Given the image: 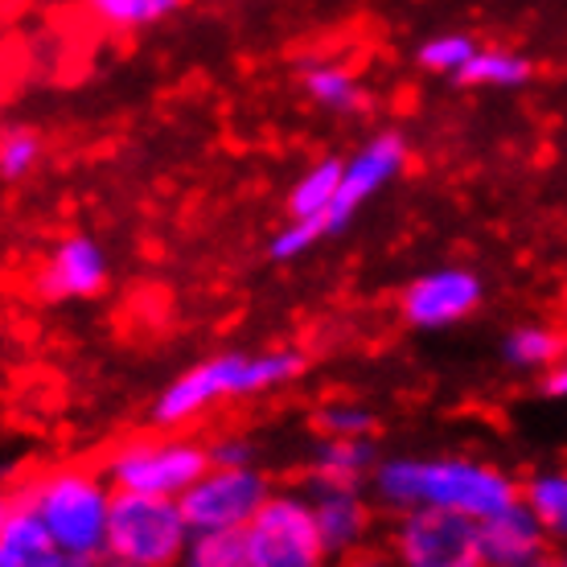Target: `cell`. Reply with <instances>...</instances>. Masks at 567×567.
I'll list each match as a JSON object with an SVG mask.
<instances>
[{"label": "cell", "instance_id": "25", "mask_svg": "<svg viewBox=\"0 0 567 567\" xmlns=\"http://www.w3.org/2000/svg\"><path fill=\"white\" fill-rule=\"evenodd\" d=\"M321 436H370L374 432V415L358 403H333L326 412H317Z\"/></svg>", "mask_w": 567, "mask_h": 567}, {"label": "cell", "instance_id": "16", "mask_svg": "<svg viewBox=\"0 0 567 567\" xmlns=\"http://www.w3.org/2000/svg\"><path fill=\"white\" fill-rule=\"evenodd\" d=\"M341 173H346V161H317V165L292 185V194H288L292 223H317L321 235H329L326 218H329V210H333V202H338Z\"/></svg>", "mask_w": 567, "mask_h": 567}, {"label": "cell", "instance_id": "19", "mask_svg": "<svg viewBox=\"0 0 567 567\" xmlns=\"http://www.w3.org/2000/svg\"><path fill=\"white\" fill-rule=\"evenodd\" d=\"M523 502L539 514L547 535L555 543H567V473H539L523 485Z\"/></svg>", "mask_w": 567, "mask_h": 567}, {"label": "cell", "instance_id": "9", "mask_svg": "<svg viewBox=\"0 0 567 567\" xmlns=\"http://www.w3.org/2000/svg\"><path fill=\"white\" fill-rule=\"evenodd\" d=\"M482 305V280L465 268H436L412 280L399 297L403 321L415 329H444Z\"/></svg>", "mask_w": 567, "mask_h": 567}, {"label": "cell", "instance_id": "17", "mask_svg": "<svg viewBox=\"0 0 567 567\" xmlns=\"http://www.w3.org/2000/svg\"><path fill=\"white\" fill-rule=\"evenodd\" d=\"M305 91H309V100H317L321 107L329 112H367V91L358 83L354 74L338 66V62H317L305 71Z\"/></svg>", "mask_w": 567, "mask_h": 567}, {"label": "cell", "instance_id": "24", "mask_svg": "<svg viewBox=\"0 0 567 567\" xmlns=\"http://www.w3.org/2000/svg\"><path fill=\"white\" fill-rule=\"evenodd\" d=\"M38 156H42V141H38V132H29V128L4 132V141H0V169H4L9 182L25 177V173L38 165Z\"/></svg>", "mask_w": 567, "mask_h": 567}, {"label": "cell", "instance_id": "20", "mask_svg": "<svg viewBox=\"0 0 567 567\" xmlns=\"http://www.w3.org/2000/svg\"><path fill=\"white\" fill-rule=\"evenodd\" d=\"M185 567H256L251 547H247V530H210V535H194L185 547Z\"/></svg>", "mask_w": 567, "mask_h": 567}, {"label": "cell", "instance_id": "3", "mask_svg": "<svg viewBox=\"0 0 567 567\" xmlns=\"http://www.w3.org/2000/svg\"><path fill=\"white\" fill-rule=\"evenodd\" d=\"M21 497L33 502V511L42 514L50 526L58 551L66 559L95 564L107 555V523H112V482H100L86 468H58L45 477L21 485Z\"/></svg>", "mask_w": 567, "mask_h": 567}, {"label": "cell", "instance_id": "28", "mask_svg": "<svg viewBox=\"0 0 567 567\" xmlns=\"http://www.w3.org/2000/svg\"><path fill=\"white\" fill-rule=\"evenodd\" d=\"M547 395L555 399H567V362H559V367H551V374H547Z\"/></svg>", "mask_w": 567, "mask_h": 567}, {"label": "cell", "instance_id": "21", "mask_svg": "<svg viewBox=\"0 0 567 567\" xmlns=\"http://www.w3.org/2000/svg\"><path fill=\"white\" fill-rule=\"evenodd\" d=\"M95 21L112 29H144L182 9V0H86Z\"/></svg>", "mask_w": 567, "mask_h": 567}, {"label": "cell", "instance_id": "12", "mask_svg": "<svg viewBox=\"0 0 567 567\" xmlns=\"http://www.w3.org/2000/svg\"><path fill=\"white\" fill-rule=\"evenodd\" d=\"M477 530H482L485 567H526L551 551V547H547V543H551L547 526L539 523V514L530 511L523 497H518L514 506H506V511L482 518Z\"/></svg>", "mask_w": 567, "mask_h": 567}, {"label": "cell", "instance_id": "31", "mask_svg": "<svg viewBox=\"0 0 567 567\" xmlns=\"http://www.w3.org/2000/svg\"><path fill=\"white\" fill-rule=\"evenodd\" d=\"M103 567H124V564H115V559H112V564H103Z\"/></svg>", "mask_w": 567, "mask_h": 567}, {"label": "cell", "instance_id": "29", "mask_svg": "<svg viewBox=\"0 0 567 567\" xmlns=\"http://www.w3.org/2000/svg\"><path fill=\"white\" fill-rule=\"evenodd\" d=\"M526 567H567V551H547L543 559H535V564Z\"/></svg>", "mask_w": 567, "mask_h": 567}, {"label": "cell", "instance_id": "15", "mask_svg": "<svg viewBox=\"0 0 567 567\" xmlns=\"http://www.w3.org/2000/svg\"><path fill=\"white\" fill-rule=\"evenodd\" d=\"M374 465L370 436H326L312 456V468L305 482L317 485H362L367 468Z\"/></svg>", "mask_w": 567, "mask_h": 567}, {"label": "cell", "instance_id": "7", "mask_svg": "<svg viewBox=\"0 0 567 567\" xmlns=\"http://www.w3.org/2000/svg\"><path fill=\"white\" fill-rule=\"evenodd\" d=\"M391 555L399 567H485L477 518L453 511H408L395 526Z\"/></svg>", "mask_w": 567, "mask_h": 567}, {"label": "cell", "instance_id": "6", "mask_svg": "<svg viewBox=\"0 0 567 567\" xmlns=\"http://www.w3.org/2000/svg\"><path fill=\"white\" fill-rule=\"evenodd\" d=\"M256 567H329L326 535L305 494H271L247 526Z\"/></svg>", "mask_w": 567, "mask_h": 567}, {"label": "cell", "instance_id": "13", "mask_svg": "<svg viewBox=\"0 0 567 567\" xmlns=\"http://www.w3.org/2000/svg\"><path fill=\"white\" fill-rule=\"evenodd\" d=\"M305 497L312 502V514H317V526L326 535V547L333 559H346V555L362 551V539L370 530V511L358 485H317L305 482Z\"/></svg>", "mask_w": 567, "mask_h": 567}, {"label": "cell", "instance_id": "27", "mask_svg": "<svg viewBox=\"0 0 567 567\" xmlns=\"http://www.w3.org/2000/svg\"><path fill=\"white\" fill-rule=\"evenodd\" d=\"M341 567H399V564H395V555L386 559V555H374V551H354L341 559Z\"/></svg>", "mask_w": 567, "mask_h": 567}, {"label": "cell", "instance_id": "22", "mask_svg": "<svg viewBox=\"0 0 567 567\" xmlns=\"http://www.w3.org/2000/svg\"><path fill=\"white\" fill-rule=\"evenodd\" d=\"M564 350H567L564 333H555V329H547V326H523L506 338V358H511L514 367L551 370L564 362Z\"/></svg>", "mask_w": 567, "mask_h": 567}, {"label": "cell", "instance_id": "18", "mask_svg": "<svg viewBox=\"0 0 567 567\" xmlns=\"http://www.w3.org/2000/svg\"><path fill=\"white\" fill-rule=\"evenodd\" d=\"M535 74V66L523 54L511 50H477L468 58V66L456 74L461 86H523Z\"/></svg>", "mask_w": 567, "mask_h": 567}, {"label": "cell", "instance_id": "4", "mask_svg": "<svg viewBox=\"0 0 567 567\" xmlns=\"http://www.w3.org/2000/svg\"><path fill=\"white\" fill-rule=\"evenodd\" d=\"M194 530L177 497L128 494L115 489L107 523V559L124 567H177Z\"/></svg>", "mask_w": 567, "mask_h": 567}, {"label": "cell", "instance_id": "8", "mask_svg": "<svg viewBox=\"0 0 567 567\" xmlns=\"http://www.w3.org/2000/svg\"><path fill=\"white\" fill-rule=\"evenodd\" d=\"M271 497V485L259 468H223L210 465V473L198 485H189L177 502L194 535H210V530H247L251 518L264 511Z\"/></svg>", "mask_w": 567, "mask_h": 567}, {"label": "cell", "instance_id": "10", "mask_svg": "<svg viewBox=\"0 0 567 567\" xmlns=\"http://www.w3.org/2000/svg\"><path fill=\"white\" fill-rule=\"evenodd\" d=\"M408 165V144L399 132H383V136H374V141L362 148V153L346 165L341 173V189H338V202H333V210L326 218V230H341L350 218H354L362 206H367L379 189H383L399 169Z\"/></svg>", "mask_w": 567, "mask_h": 567}, {"label": "cell", "instance_id": "1", "mask_svg": "<svg viewBox=\"0 0 567 567\" xmlns=\"http://www.w3.org/2000/svg\"><path fill=\"white\" fill-rule=\"evenodd\" d=\"M374 494L399 514L432 506V511H453L482 523L489 514L514 506L523 489L502 468L468 461V456H424V461L403 456L374 468Z\"/></svg>", "mask_w": 567, "mask_h": 567}, {"label": "cell", "instance_id": "2", "mask_svg": "<svg viewBox=\"0 0 567 567\" xmlns=\"http://www.w3.org/2000/svg\"><path fill=\"white\" fill-rule=\"evenodd\" d=\"M305 374V354L297 350H271V354H218L185 370L173 379L153 408V420L161 427H177L194 415L210 412L218 399L259 395L271 386H284Z\"/></svg>", "mask_w": 567, "mask_h": 567}, {"label": "cell", "instance_id": "14", "mask_svg": "<svg viewBox=\"0 0 567 567\" xmlns=\"http://www.w3.org/2000/svg\"><path fill=\"white\" fill-rule=\"evenodd\" d=\"M66 555L58 551L50 526L42 514L33 511V502L21 494H9L4 514H0V567H54Z\"/></svg>", "mask_w": 567, "mask_h": 567}, {"label": "cell", "instance_id": "5", "mask_svg": "<svg viewBox=\"0 0 567 567\" xmlns=\"http://www.w3.org/2000/svg\"><path fill=\"white\" fill-rule=\"evenodd\" d=\"M210 449H202L194 440H132L124 449L107 456V482L112 489L128 494H153V497H182L189 485H198L210 473Z\"/></svg>", "mask_w": 567, "mask_h": 567}, {"label": "cell", "instance_id": "11", "mask_svg": "<svg viewBox=\"0 0 567 567\" xmlns=\"http://www.w3.org/2000/svg\"><path fill=\"white\" fill-rule=\"evenodd\" d=\"M107 280V259H103L100 243L86 239V235H71L62 239L50 251L38 276H33V288L42 300H79V297H95Z\"/></svg>", "mask_w": 567, "mask_h": 567}, {"label": "cell", "instance_id": "23", "mask_svg": "<svg viewBox=\"0 0 567 567\" xmlns=\"http://www.w3.org/2000/svg\"><path fill=\"white\" fill-rule=\"evenodd\" d=\"M482 45L473 42L468 33H440V38H427L424 45H420V54H415V62L424 66V71H436V74H461L468 66V58L477 54Z\"/></svg>", "mask_w": 567, "mask_h": 567}, {"label": "cell", "instance_id": "26", "mask_svg": "<svg viewBox=\"0 0 567 567\" xmlns=\"http://www.w3.org/2000/svg\"><path fill=\"white\" fill-rule=\"evenodd\" d=\"M251 444H243V440H223V444H214L210 449V461L214 465H223V468H243V465H251Z\"/></svg>", "mask_w": 567, "mask_h": 567}, {"label": "cell", "instance_id": "30", "mask_svg": "<svg viewBox=\"0 0 567 567\" xmlns=\"http://www.w3.org/2000/svg\"><path fill=\"white\" fill-rule=\"evenodd\" d=\"M54 567H91V564H83V559H62V564H54Z\"/></svg>", "mask_w": 567, "mask_h": 567}]
</instances>
